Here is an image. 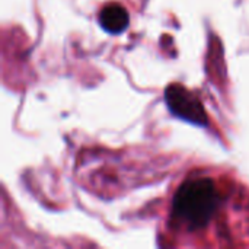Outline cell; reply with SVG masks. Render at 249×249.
I'll return each instance as SVG.
<instances>
[{
	"instance_id": "cell-1",
	"label": "cell",
	"mask_w": 249,
	"mask_h": 249,
	"mask_svg": "<svg viewBox=\"0 0 249 249\" xmlns=\"http://www.w3.org/2000/svg\"><path fill=\"white\" fill-rule=\"evenodd\" d=\"M219 206L220 196L210 178L190 179L175 194L174 216L188 231H197L207 226Z\"/></svg>"
},
{
	"instance_id": "cell-2",
	"label": "cell",
	"mask_w": 249,
	"mask_h": 249,
	"mask_svg": "<svg viewBox=\"0 0 249 249\" xmlns=\"http://www.w3.org/2000/svg\"><path fill=\"white\" fill-rule=\"evenodd\" d=\"M165 101L175 117L194 125L206 127L209 124V117L201 101L184 86L169 85L165 90Z\"/></svg>"
},
{
	"instance_id": "cell-3",
	"label": "cell",
	"mask_w": 249,
	"mask_h": 249,
	"mask_svg": "<svg viewBox=\"0 0 249 249\" xmlns=\"http://www.w3.org/2000/svg\"><path fill=\"white\" fill-rule=\"evenodd\" d=\"M128 13L120 4H108L99 13V23L108 34H120L128 26Z\"/></svg>"
}]
</instances>
